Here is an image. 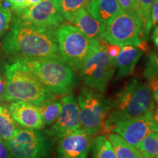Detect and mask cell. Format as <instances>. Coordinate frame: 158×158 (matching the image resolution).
<instances>
[{
    "instance_id": "31",
    "label": "cell",
    "mask_w": 158,
    "mask_h": 158,
    "mask_svg": "<svg viewBox=\"0 0 158 158\" xmlns=\"http://www.w3.org/2000/svg\"><path fill=\"white\" fill-rule=\"evenodd\" d=\"M0 158H13L7 144L0 138Z\"/></svg>"
},
{
    "instance_id": "19",
    "label": "cell",
    "mask_w": 158,
    "mask_h": 158,
    "mask_svg": "<svg viewBox=\"0 0 158 158\" xmlns=\"http://www.w3.org/2000/svg\"><path fill=\"white\" fill-rule=\"evenodd\" d=\"M19 127L10 112L8 104L0 102V138L5 142L8 141Z\"/></svg>"
},
{
    "instance_id": "13",
    "label": "cell",
    "mask_w": 158,
    "mask_h": 158,
    "mask_svg": "<svg viewBox=\"0 0 158 158\" xmlns=\"http://www.w3.org/2000/svg\"><path fill=\"white\" fill-rule=\"evenodd\" d=\"M94 141L81 130L63 135L56 140V158H87Z\"/></svg>"
},
{
    "instance_id": "28",
    "label": "cell",
    "mask_w": 158,
    "mask_h": 158,
    "mask_svg": "<svg viewBox=\"0 0 158 158\" xmlns=\"http://www.w3.org/2000/svg\"><path fill=\"white\" fill-rule=\"evenodd\" d=\"M25 1L26 0H5L12 12V15H17L21 13Z\"/></svg>"
},
{
    "instance_id": "33",
    "label": "cell",
    "mask_w": 158,
    "mask_h": 158,
    "mask_svg": "<svg viewBox=\"0 0 158 158\" xmlns=\"http://www.w3.org/2000/svg\"><path fill=\"white\" fill-rule=\"evenodd\" d=\"M41 1H42V0H26L24 4H23L22 6V9H21V11L20 13H21L23 10L28 9L29 7H31V6L37 5V3H39L40 2H41ZM17 15H19V14H17Z\"/></svg>"
},
{
    "instance_id": "14",
    "label": "cell",
    "mask_w": 158,
    "mask_h": 158,
    "mask_svg": "<svg viewBox=\"0 0 158 158\" xmlns=\"http://www.w3.org/2000/svg\"><path fill=\"white\" fill-rule=\"evenodd\" d=\"M8 108L13 119L19 127L41 130L43 124L38 106L27 102H11Z\"/></svg>"
},
{
    "instance_id": "32",
    "label": "cell",
    "mask_w": 158,
    "mask_h": 158,
    "mask_svg": "<svg viewBox=\"0 0 158 158\" xmlns=\"http://www.w3.org/2000/svg\"><path fill=\"white\" fill-rule=\"evenodd\" d=\"M6 85V78L4 73L2 71L0 73V102H2V98L5 92V88Z\"/></svg>"
},
{
    "instance_id": "21",
    "label": "cell",
    "mask_w": 158,
    "mask_h": 158,
    "mask_svg": "<svg viewBox=\"0 0 158 158\" xmlns=\"http://www.w3.org/2000/svg\"><path fill=\"white\" fill-rule=\"evenodd\" d=\"M38 106L40 110L43 127H51L55 123L60 114L62 110L61 101L53 99Z\"/></svg>"
},
{
    "instance_id": "36",
    "label": "cell",
    "mask_w": 158,
    "mask_h": 158,
    "mask_svg": "<svg viewBox=\"0 0 158 158\" xmlns=\"http://www.w3.org/2000/svg\"><path fill=\"white\" fill-rule=\"evenodd\" d=\"M152 117L154 122H155L157 127H158V107L155 108L152 111Z\"/></svg>"
},
{
    "instance_id": "30",
    "label": "cell",
    "mask_w": 158,
    "mask_h": 158,
    "mask_svg": "<svg viewBox=\"0 0 158 158\" xmlns=\"http://www.w3.org/2000/svg\"><path fill=\"white\" fill-rule=\"evenodd\" d=\"M151 23L154 27L158 26V0H155L152 5Z\"/></svg>"
},
{
    "instance_id": "4",
    "label": "cell",
    "mask_w": 158,
    "mask_h": 158,
    "mask_svg": "<svg viewBox=\"0 0 158 158\" xmlns=\"http://www.w3.org/2000/svg\"><path fill=\"white\" fill-rule=\"evenodd\" d=\"M8 58L13 59L31 73L55 95L70 94L78 83L73 69L61 56Z\"/></svg>"
},
{
    "instance_id": "29",
    "label": "cell",
    "mask_w": 158,
    "mask_h": 158,
    "mask_svg": "<svg viewBox=\"0 0 158 158\" xmlns=\"http://www.w3.org/2000/svg\"><path fill=\"white\" fill-rule=\"evenodd\" d=\"M105 48H106V52H107V54L109 55V56H110L113 59H116V57L118 56L119 52L121 51L122 46H120V45H118L108 43Z\"/></svg>"
},
{
    "instance_id": "5",
    "label": "cell",
    "mask_w": 158,
    "mask_h": 158,
    "mask_svg": "<svg viewBox=\"0 0 158 158\" xmlns=\"http://www.w3.org/2000/svg\"><path fill=\"white\" fill-rule=\"evenodd\" d=\"M54 33L61 58L73 70H80L84 61L102 47L100 41L86 36L75 26L63 23Z\"/></svg>"
},
{
    "instance_id": "24",
    "label": "cell",
    "mask_w": 158,
    "mask_h": 158,
    "mask_svg": "<svg viewBox=\"0 0 158 158\" xmlns=\"http://www.w3.org/2000/svg\"><path fill=\"white\" fill-rule=\"evenodd\" d=\"M136 148L144 158H156L158 155V138L155 133L146 136Z\"/></svg>"
},
{
    "instance_id": "2",
    "label": "cell",
    "mask_w": 158,
    "mask_h": 158,
    "mask_svg": "<svg viewBox=\"0 0 158 158\" xmlns=\"http://www.w3.org/2000/svg\"><path fill=\"white\" fill-rule=\"evenodd\" d=\"M155 108V102L148 85L138 79H131L111 101L102 132L110 133L118 122L143 115Z\"/></svg>"
},
{
    "instance_id": "27",
    "label": "cell",
    "mask_w": 158,
    "mask_h": 158,
    "mask_svg": "<svg viewBox=\"0 0 158 158\" xmlns=\"http://www.w3.org/2000/svg\"><path fill=\"white\" fill-rule=\"evenodd\" d=\"M122 11L126 13L136 15L135 0H117Z\"/></svg>"
},
{
    "instance_id": "25",
    "label": "cell",
    "mask_w": 158,
    "mask_h": 158,
    "mask_svg": "<svg viewBox=\"0 0 158 158\" xmlns=\"http://www.w3.org/2000/svg\"><path fill=\"white\" fill-rule=\"evenodd\" d=\"M143 76L147 81V85L155 103L158 105V67L147 62L143 72Z\"/></svg>"
},
{
    "instance_id": "6",
    "label": "cell",
    "mask_w": 158,
    "mask_h": 158,
    "mask_svg": "<svg viewBox=\"0 0 158 158\" xmlns=\"http://www.w3.org/2000/svg\"><path fill=\"white\" fill-rule=\"evenodd\" d=\"M78 104L81 130L92 136L102 133L111 101L101 92L86 86L81 90Z\"/></svg>"
},
{
    "instance_id": "38",
    "label": "cell",
    "mask_w": 158,
    "mask_h": 158,
    "mask_svg": "<svg viewBox=\"0 0 158 158\" xmlns=\"http://www.w3.org/2000/svg\"><path fill=\"white\" fill-rule=\"evenodd\" d=\"M156 158H158V155H157V157H156Z\"/></svg>"
},
{
    "instance_id": "37",
    "label": "cell",
    "mask_w": 158,
    "mask_h": 158,
    "mask_svg": "<svg viewBox=\"0 0 158 158\" xmlns=\"http://www.w3.org/2000/svg\"><path fill=\"white\" fill-rule=\"evenodd\" d=\"M155 134H156V135H157V137L158 138V132H157V133H155Z\"/></svg>"
},
{
    "instance_id": "34",
    "label": "cell",
    "mask_w": 158,
    "mask_h": 158,
    "mask_svg": "<svg viewBox=\"0 0 158 158\" xmlns=\"http://www.w3.org/2000/svg\"><path fill=\"white\" fill-rule=\"evenodd\" d=\"M152 40L158 50V26L154 28L152 35Z\"/></svg>"
},
{
    "instance_id": "3",
    "label": "cell",
    "mask_w": 158,
    "mask_h": 158,
    "mask_svg": "<svg viewBox=\"0 0 158 158\" xmlns=\"http://www.w3.org/2000/svg\"><path fill=\"white\" fill-rule=\"evenodd\" d=\"M6 78L2 102H27L37 106L55 99L50 92L31 73L13 59L7 58L2 64Z\"/></svg>"
},
{
    "instance_id": "35",
    "label": "cell",
    "mask_w": 158,
    "mask_h": 158,
    "mask_svg": "<svg viewBox=\"0 0 158 158\" xmlns=\"http://www.w3.org/2000/svg\"><path fill=\"white\" fill-rule=\"evenodd\" d=\"M147 62H149L151 63V64H153L158 67V53L149 55Z\"/></svg>"
},
{
    "instance_id": "11",
    "label": "cell",
    "mask_w": 158,
    "mask_h": 158,
    "mask_svg": "<svg viewBox=\"0 0 158 158\" xmlns=\"http://www.w3.org/2000/svg\"><path fill=\"white\" fill-rule=\"evenodd\" d=\"M62 110L58 118L51 127L45 131L51 139L59 138L81 130L79 116V107L76 98L67 94L60 100Z\"/></svg>"
},
{
    "instance_id": "9",
    "label": "cell",
    "mask_w": 158,
    "mask_h": 158,
    "mask_svg": "<svg viewBox=\"0 0 158 158\" xmlns=\"http://www.w3.org/2000/svg\"><path fill=\"white\" fill-rule=\"evenodd\" d=\"M99 41L120 46L133 45L135 47H138L142 43H147L137 15L124 12L118 14L108 23L106 31Z\"/></svg>"
},
{
    "instance_id": "8",
    "label": "cell",
    "mask_w": 158,
    "mask_h": 158,
    "mask_svg": "<svg viewBox=\"0 0 158 158\" xmlns=\"http://www.w3.org/2000/svg\"><path fill=\"white\" fill-rule=\"evenodd\" d=\"M116 70L115 59L102 47L88 57L81 67L80 76L86 86L104 93Z\"/></svg>"
},
{
    "instance_id": "16",
    "label": "cell",
    "mask_w": 158,
    "mask_h": 158,
    "mask_svg": "<svg viewBox=\"0 0 158 158\" xmlns=\"http://www.w3.org/2000/svg\"><path fill=\"white\" fill-rule=\"evenodd\" d=\"M142 54L143 51L133 45L122 46L121 51L115 59L117 69L116 80H121L133 73Z\"/></svg>"
},
{
    "instance_id": "17",
    "label": "cell",
    "mask_w": 158,
    "mask_h": 158,
    "mask_svg": "<svg viewBox=\"0 0 158 158\" xmlns=\"http://www.w3.org/2000/svg\"><path fill=\"white\" fill-rule=\"evenodd\" d=\"M88 10L92 16L106 25L123 12L117 0H91Z\"/></svg>"
},
{
    "instance_id": "10",
    "label": "cell",
    "mask_w": 158,
    "mask_h": 158,
    "mask_svg": "<svg viewBox=\"0 0 158 158\" xmlns=\"http://www.w3.org/2000/svg\"><path fill=\"white\" fill-rule=\"evenodd\" d=\"M13 16L33 25L52 29H56L65 21L61 13L59 0H42Z\"/></svg>"
},
{
    "instance_id": "20",
    "label": "cell",
    "mask_w": 158,
    "mask_h": 158,
    "mask_svg": "<svg viewBox=\"0 0 158 158\" xmlns=\"http://www.w3.org/2000/svg\"><path fill=\"white\" fill-rule=\"evenodd\" d=\"M155 0H135L136 15L141 23L144 38L148 40L152 28L151 7Z\"/></svg>"
},
{
    "instance_id": "7",
    "label": "cell",
    "mask_w": 158,
    "mask_h": 158,
    "mask_svg": "<svg viewBox=\"0 0 158 158\" xmlns=\"http://www.w3.org/2000/svg\"><path fill=\"white\" fill-rule=\"evenodd\" d=\"M5 143L13 158H48L53 149L52 139L45 132L21 127Z\"/></svg>"
},
{
    "instance_id": "1",
    "label": "cell",
    "mask_w": 158,
    "mask_h": 158,
    "mask_svg": "<svg viewBox=\"0 0 158 158\" xmlns=\"http://www.w3.org/2000/svg\"><path fill=\"white\" fill-rule=\"evenodd\" d=\"M54 30L13 16L10 27L2 39L1 52L7 58L60 56Z\"/></svg>"
},
{
    "instance_id": "15",
    "label": "cell",
    "mask_w": 158,
    "mask_h": 158,
    "mask_svg": "<svg viewBox=\"0 0 158 158\" xmlns=\"http://www.w3.org/2000/svg\"><path fill=\"white\" fill-rule=\"evenodd\" d=\"M71 23L86 36L98 40L101 38L107 27L92 16L88 9L79 10L75 14Z\"/></svg>"
},
{
    "instance_id": "22",
    "label": "cell",
    "mask_w": 158,
    "mask_h": 158,
    "mask_svg": "<svg viewBox=\"0 0 158 158\" xmlns=\"http://www.w3.org/2000/svg\"><path fill=\"white\" fill-rule=\"evenodd\" d=\"M91 0H59V8L64 20L71 23L76 13L82 9H89Z\"/></svg>"
},
{
    "instance_id": "18",
    "label": "cell",
    "mask_w": 158,
    "mask_h": 158,
    "mask_svg": "<svg viewBox=\"0 0 158 158\" xmlns=\"http://www.w3.org/2000/svg\"><path fill=\"white\" fill-rule=\"evenodd\" d=\"M108 138L114 148L116 158H144L137 148L116 133H108Z\"/></svg>"
},
{
    "instance_id": "26",
    "label": "cell",
    "mask_w": 158,
    "mask_h": 158,
    "mask_svg": "<svg viewBox=\"0 0 158 158\" xmlns=\"http://www.w3.org/2000/svg\"><path fill=\"white\" fill-rule=\"evenodd\" d=\"M12 12L5 0H0V37L8 31L12 22Z\"/></svg>"
},
{
    "instance_id": "23",
    "label": "cell",
    "mask_w": 158,
    "mask_h": 158,
    "mask_svg": "<svg viewBox=\"0 0 158 158\" xmlns=\"http://www.w3.org/2000/svg\"><path fill=\"white\" fill-rule=\"evenodd\" d=\"M92 149V158H116L110 141L103 135L94 138Z\"/></svg>"
},
{
    "instance_id": "12",
    "label": "cell",
    "mask_w": 158,
    "mask_h": 158,
    "mask_svg": "<svg viewBox=\"0 0 158 158\" xmlns=\"http://www.w3.org/2000/svg\"><path fill=\"white\" fill-rule=\"evenodd\" d=\"M112 132L136 147L146 136L158 132V127L154 122L152 111H150L143 115L118 122Z\"/></svg>"
}]
</instances>
